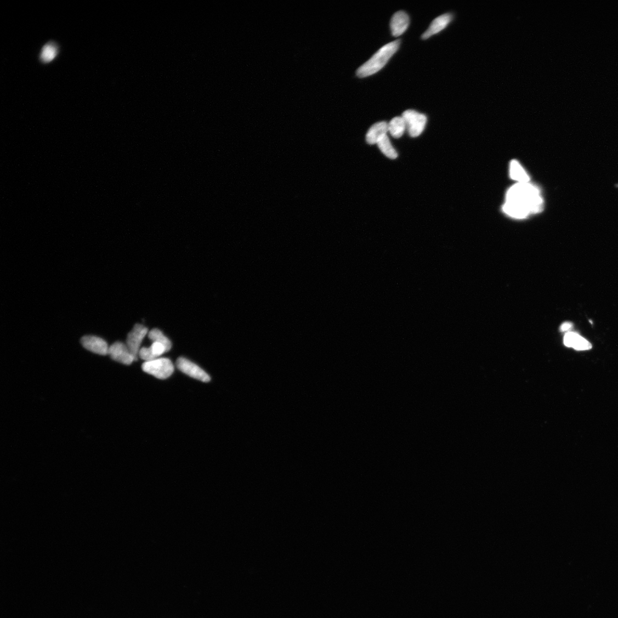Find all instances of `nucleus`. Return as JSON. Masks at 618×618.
Instances as JSON below:
<instances>
[{"label":"nucleus","instance_id":"1","mask_svg":"<svg viewBox=\"0 0 618 618\" xmlns=\"http://www.w3.org/2000/svg\"><path fill=\"white\" fill-rule=\"evenodd\" d=\"M116 106V95L109 86L100 85L85 97L80 120L93 126L109 119Z\"/></svg>","mask_w":618,"mask_h":618}]
</instances>
